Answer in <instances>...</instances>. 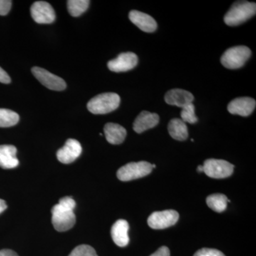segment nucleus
I'll return each mask as SVG.
<instances>
[{"mask_svg": "<svg viewBox=\"0 0 256 256\" xmlns=\"http://www.w3.org/2000/svg\"><path fill=\"white\" fill-rule=\"evenodd\" d=\"M20 116L9 109L0 108V128L12 127L18 124Z\"/></svg>", "mask_w": 256, "mask_h": 256, "instance_id": "412c9836", "label": "nucleus"}, {"mask_svg": "<svg viewBox=\"0 0 256 256\" xmlns=\"http://www.w3.org/2000/svg\"><path fill=\"white\" fill-rule=\"evenodd\" d=\"M150 256H170V249L166 246L160 247L156 252Z\"/></svg>", "mask_w": 256, "mask_h": 256, "instance_id": "bb28decb", "label": "nucleus"}, {"mask_svg": "<svg viewBox=\"0 0 256 256\" xmlns=\"http://www.w3.org/2000/svg\"><path fill=\"white\" fill-rule=\"evenodd\" d=\"M18 150L14 146L2 144L0 146V168L3 169H13L18 166L16 158Z\"/></svg>", "mask_w": 256, "mask_h": 256, "instance_id": "f3484780", "label": "nucleus"}, {"mask_svg": "<svg viewBox=\"0 0 256 256\" xmlns=\"http://www.w3.org/2000/svg\"><path fill=\"white\" fill-rule=\"evenodd\" d=\"M138 63V57L132 52L120 54L114 60H110L108 63V67L111 72H126L132 70Z\"/></svg>", "mask_w": 256, "mask_h": 256, "instance_id": "9d476101", "label": "nucleus"}, {"mask_svg": "<svg viewBox=\"0 0 256 256\" xmlns=\"http://www.w3.org/2000/svg\"><path fill=\"white\" fill-rule=\"evenodd\" d=\"M204 172L214 178H224L232 176L234 166L223 160L208 159L203 164Z\"/></svg>", "mask_w": 256, "mask_h": 256, "instance_id": "423d86ee", "label": "nucleus"}, {"mask_svg": "<svg viewBox=\"0 0 256 256\" xmlns=\"http://www.w3.org/2000/svg\"><path fill=\"white\" fill-rule=\"evenodd\" d=\"M180 214L174 210H164L153 212L148 220V224L151 228L164 229L175 225L178 222Z\"/></svg>", "mask_w": 256, "mask_h": 256, "instance_id": "0eeeda50", "label": "nucleus"}, {"mask_svg": "<svg viewBox=\"0 0 256 256\" xmlns=\"http://www.w3.org/2000/svg\"><path fill=\"white\" fill-rule=\"evenodd\" d=\"M228 202H230V200L222 194H214L206 198L207 206L218 213H222L226 210Z\"/></svg>", "mask_w": 256, "mask_h": 256, "instance_id": "aec40b11", "label": "nucleus"}, {"mask_svg": "<svg viewBox=\"0 0 256 256\" xmlns=\"http://www.w3.org/2000/svg\"><path fill=\"white\" fill-rule=\"evenodd\" d=\"M197 171L200 172H204L203 165H200V166L197 168Z\"/></svg>", "mask_w": 256, "mask_h": 256, "instance_id": "7c9ffc66", "label": "nucleus"}, {"mask_svg": "<svg viewBox=\"0 0 256 256\" xmlns=\"http://www.w3.org/2000/svg\"><path fill=\"white\" fill-rule=\"evenodd\" d=\"M82 153V146L76 140L68 139L65 146L57 152V159L63 164H70Z\"/></svg>", "mask_w": 256, "mask_h": 256, "instance_id": "9b49d317", "label": "nucleus"}, {"mask_svg": "<svg viewBox=\"0 0 256 256\" xmlns=\"http://www.w3.org/2000/svg\"><path fill=\"white\" fill-rule=\"evenodd\" d=\"M0 256H18L16 252L10 249H3L0 250Z\"/></svg>", "mask_w": 256, "mask_h": 256, "instance_id": "c85d7f7f", "label": "nucleus"}, {"mask_svg": "<svg viewBox=\"0 0 256 256\" xmlns=\"http://www.w3.org/2000/svg\"><path fill=\"white\" fill-rule=\"evenodd\" d=\"M181 112V120L184 122L188 124H194L198 121V118L195 114V106L193 104H188V105L182 108Z\"/></svg>", "mask_w": 256, "mask_h": 256, "instance_id": "5701e85b", "label": "nucleus"}, {"mask_svg": "<svg viewBox=\"0 0 256 256\" xmlns=\"http://www.w3.org/2000/svg\"><path fill=\"white\" fill-rule=\"evenodd\" d=\"M104 133L108 142L112 144H121L127 136V131L122 126L114 122L106 124Z\"/></svg>", "mask_w": 256, "mask_h": 256, "instance_id": "a211bd4d", "label": "nucleus"}, {"mask_svg": "<svg viewBox=\"0 0 256 256\" xmlns=\"http://www.w3.org/2000/svg\"><path fill=\"white\" fill-rule=\"evenodd\" d=\"M68 256H98L95 249L88 245L76 247Z\"/></svg>", "mask_w": 256, "mask_h": 256, "instance_id": "b1692460", "label": "nucleus"}, {"mask_svg": "<svg viewBox=\"0 0 256 256\" xmlns=\"http://www.w3.org/2000/svg\"><path fill=\"white\" fill-rule=\"evenodd\" d=\"M152 171V164L148 162H130L120 168L117 172V176L120 181L129 182L148 176Z\"/></svg>", "mask_w": 256, "mask_h": 256, "instance_id": "39448f33", "label": "nucleus"}, {"mask_svg": "<svg viewBox=\"0 0 256 256\" xmlns=\"http://www.w3.org/2000/svg\"><path fill=\"white\" fill-rule=\"evenodd\" d=\"M12 2L10 0H0V15L4 16L10 12Z\"/></svg>", "mask_w": 256, "mask_h": 256, "instance_id": "a878e982", "label": "nucleus"}, {"mask_svg": "<svg viewBox=\"0 0 256 256\" xmlns=\"http://www.w3.org/2000/svg\"><path fill=\"white\" fill-rule=\"evenodd\" d=\"M252 56L248 47L238 46L228 48L224 52L220 62L225 68L237 69L242 67Z\"/></svg>", "mask_w": 256, "mask_h": 256, "instance_id": "20e7f679", "label": "nucleus"}, {"mask_svg": "<svg viewBox=\"0 0 256 256\" xmlns=\"http://www.w3.org/2000/svg\"><path fill=\"white\" fill-rule=\"evenodd\" d=\"M90 1L88 0H68L67 6L69 14L73 16H79L85 12L88 8Z\"/></svg>", "mask_w": 256, "mask_h": 256, "instance_id": "4be33fe9", "label": "nucleus"}, {"mask_svg": "<svg viewBox=\"0 0 256 256\" xmlns=\"http://www.w3.org/2000/svg\"><path fill=\"white\" fill-rule=\"evenodd\" d=\"M194 256H226L223 252L214 248H204L200 249L195 252Z\"/></svg>", "mask_w": 256, "mask_h": 256, "instance_id": "393cba45", "label": "nucleus"}, {"mask_svg": "<svg viewBox=\"0 0 256 256\" xmlns=\"http://www.w3.org/2000/svg\"><path fill=\"white\" fill-rule=\"evenodd\" d=\"M32 72L42 85L50 90L60 92L66 88V84L63 79L45 69L35 66L32 68Z\"/></svg>", "mask_w": 256, "mask_h": 256, "instance_id": "6e6552de", "label": "nucleus"}, {"mask_svg": "<svg viewBox=\"0 0 256 256\" xmlns=\"http://www.w3.org/2000/svg\"><path fill=\"white\" fill-rule=\"evenodd\" d=\"M76 206V204L74 198L65 196L52 208V224L56 230L63 232L73 228L76 218L74 212Z\"/></svg>", "mask_w": 256, "mask_h": 256, "instance_id": "f257e3e1", "label": "nucleus"}, {"mask_svg": "<svg viewBox=\"0 0 256 256\" xmlns=\"http://www.w3.org/2000/svg\"><path fill=\"white\" fill-rule=\"evenodd\" d=\"M256 105V100L252 98H238L229 102L228 110L230 114L248 117L255 110Z\"/></svg>", "mask_w": 256, "mask_h": 256, "instance_id": "f8f14e48", "label": "nucleus"}, {"mask_svg": "<svg viewBox=\"0 0 256 256\" xmlns=\"http://www.w3.org/2000/svg\"><path fill=\"white\" fill-rule=\"evenodd\" d=\"M129 224L126 220H119L111 228V236L116 245L119 247L127 246L130 238L128 236Z\"/></svg>", "mask_w": 256, "mask_h": 256, "instance_id": "dca6fc26", "label": "nucleus"}, {"mask_svg": "<svg viewBox=\"0 0 256 256\" xmlns=\"http://www.w3.org/2000/svg\"><path fill=\"white\" fill-rule=\"evenodd\" d=\"M120 98L114 92H105L92 98L88 102L87 108L92 114H107L119 107Z\"/></svg>", "mask_w": 256, "mask_h": 256, "instance_id": "7ed1b4c3", "label": "nucleus"}, {"mask_svg": "<svg viewBox=\"0 0 256 256\" xmlns=\"http://www.w3.org/2000/svg\"><path fill=\"white\" fill-rule=\"evenodd\" d=\"M152 169H154V168H156V164H152Z\"/></svg>", "mask_w": 256, "mask_h": 256, "instance_id": "2f4dec72", "label": "nucleus"}, {"mask_svg": "<svg viewBox=\"0 0 256 256\" xmlns=\"http://www.w3.org/2000/svg\"><path fill=\"white\" fill-rule=\"evenodd\" d=\"M159 121L160 117L158 114L144 110L136 118L133 124V129L134 132L140 134L148 130L156 127L159 124Z\"/></svg>", "mask_w": 256, "mask_h": 256, "instance_id": "2eb2a0df", "label": "nucleus"}, {"mask_svg": "<svg viewBox=\"0 0 256 256\" xmlns=\"http://www.w3.org/2000/svg\"><path fill=\"white\" fill-rule=\"evenodd\" d=\"M6 207H8V206H6V202H5L4 200L0 198V214L2 213V212L6 210Z\"/></svg>", "mask_w": 256, "mask_h": 256, "instance_id": "c756f323", "label": "nucleus"}, {"mask_svg": "<svg viewBox=\"0 0 256 256\" xmlns=\"http://www.w3.org/2000/svg\"><path fill=\"white\" fill-rule=\"evenodd\" d=\"M11 82V78L8 73L0 67V82L2 84H10Z\"/></svg>", "mask_w": 256, "mask_h": 256, "instance_id": "cd10ccee", "label": "nucleus"}, {"mask_svg": "<svg viewBox=\"0 0 256 256\" xmlns=\"http://www.w3.org/2000/svg\"><path fill=\"white\" fill-rule=\"evenodd\" d=\"M31 14L38 24H52L56 18L54 10L52 5L44 1L36 2L32 4Z\"/></svg>", "mask_w": 256, "mask_h": 256, "instance_id": "1a4fd4ad", "label": "nucleus"}, {"mask_svg": "<svg viewBox=\"0 0 256 256\" xmlns=\"http://www.w3.org/2000/svg\"><path fill=\"white\" fill-rule=\"evenodd\" d=\"M256 13V3L247 1L236 2L224 16V22L228 26H238L255 16Z\"/></svg>", "mask_w": 256, "mask_h": 256, "instance_id": "f03ea898", "label": "nucleus"}, {"mask_svg": "<svg viewBox=\"0 0 256 256\" xmlns=\"http://www.w3.org/2000/svg\"><path fill=\"white\" fill-rule=\"evenodd\" d=\"M129 18L136 26L143 32L151 33L156 31L158 28V24L154 18L142 12L132 10L130 12Z\"/></svg>", "mask_w": 256, "mask_h": 256, "instance_id": "ddd939ff", "label": "nucleus"}, {"mask_svg": "<svg viewBox=\"0 0 256 256\" xmlns=\"http://www.w3.org/2000/svg\"><path fill=\"white\" fill-rule=\"evenodd\" d=\"M194 98L191 92L183 89L175 88L169 90L164 96L165 102L170 106L182 108L192 104Z\"/></svg>", "mask_w": 256, "mask_h": 256, "instance_id": "4468645a", "label": "nucleus"}, {"mask_svg": "<svg viewBox=\"0 0 256 256\" xmlns=\"http://www.w3.org/2000/svg\"><path fill=\"white\" fill-rule=\"evenodd\" d=\"M168 131L170 136L176 140L184 141L188 139V126L181 119L171 120L168 124Z\"/></svg>", "mask_w": 256, "mask_h": 256, "instance_id": "6ab92c4d", "label": "nucleus"}]
</instances>
